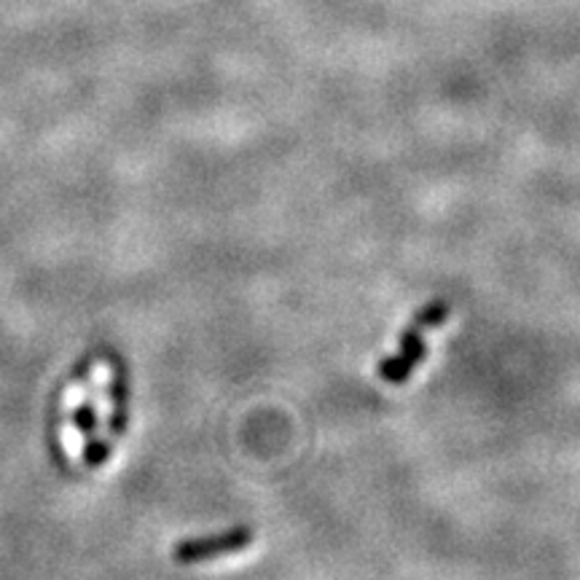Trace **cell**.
<instances>
[{"label": "cell", "instance_id": "obj_1", "mask_svg": "<svg viewBox=\"0 0 580 580\" xmlns=\"http://www.w3.org/2000/svg\"><path fill=\"white\" fill-rule=\"evenodd\" d=\"M253 543V530L250 527H231V530L218 534H204V538H186L172 546V559L178 564H202L210 559L237 553Z\"/></svg>", "mask_w": 580, "mask_h": 580}, {"label": "cell", "instance_id": "obj_2", "mask_svg": "<svg viewBox=\"0 0 580 580\" xmlns=\"http://www.w3.org/2000/svg\"><path fill=\"white\" fill-rule=\"evenodd\" d=\"M73 422L83 441V462H87V468L106 466V462L111 460L113 447L111 441H102V438L97 436V411L92 398H81L73 411Z\"/></svg>", "mask_w": 580, "mask_h": 580}, {"label": "cell", "instance_id": "obj_3", "mask_svg": "<svg viewBox=\"0 0 580 580\" xmlns=\"http://www.w3.org/2000/svg\"><path fill=\"white\" fill-rule=\"evenodd\" d=\"M108 430L119 438L129 428V371L119 352H111V379H108Z\"/></svg>", "mask_w": 580, "mask_h": 580}, {"label": "cell", "instance_id": "obj_4", "mask_svg": "<svg viewBox=\"0 0 580 580\" xmlns=\"http://www.w3.org/2000/svg\"><path fill=\"white\" fill-rule=\"evenodd\" d=\"M422 354H424L422 339H419L414 331L406 333V337H403V354H401V358L387 360V363H382L379 373H382L384 379H390V382H401V379H406L411 371H414V363L419 358H422Z\"/></svg>", "mask_w": 580, "mask_h": 580}]
</instances>
